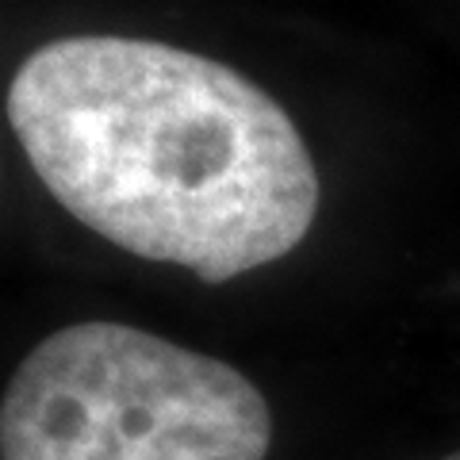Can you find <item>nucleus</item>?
Wrapping results in <instances>:
<instances>
[{"label": "nucleus", "instance_id": "1", "mask_svg": "<svg viewBox=\"0 0 460 460\" xmlns=\"http://www.w3.org/2000/svg\"><path fill=\"white\" fill-rule=\"evenodd\" d=\"M8 123L77 223L204 284L280 261L319 215V169L292 115L184 47L54 39L12 77Z\"/></svg>", "mask_w": 460, "mask_h": 460}, {"label": "nucleus", "instance_id": "2", "mask_svg": "<svg viewBox=\"0 0 460 460\" xmlns=\"http://www.w3.org/2000/svg\"><path fill=\"white\" fill-rule=\"evenodd\" d=\"M269 445L250 376L127 323L54 330L0 399V460H265Z\"/></svg>", "mask_w": 460, "mask_h": 460}, {"label": "nucleus", "instance_id": "3", "mask_svg": "<svg viewBox=\"0 0 460 460\" xmlns=\"http://www.w3.org/2000/svg\"><path fill=\"white\" fill-rule=\"evenodd\" d=\"M445 460H460V453H453V456H445Z\"/></svg>", "mask_w": 460, "mask_h": 460}]
</instances>
